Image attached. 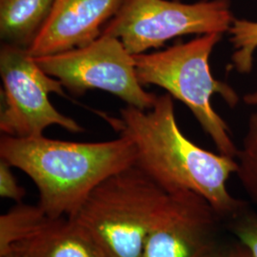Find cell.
Masks as SVG:
<instances>
[{
    "mask_svg": "<svg viewBox=\"0 0 257 257\" xmlns=\"http://www.w3.org/2000/svg\"><path fill=\"white\" fill-rule=\"evenodd\" d=\"M11 250H18L25 257H107L88 230L66 217L53 219Z\"/></svg>",
    "mask_w": 257,
    "mask_h": 257,
    "instance_id": "obj_10",
    "label": "cell"
},
{
    "mask_svg": "<svg viewBox=\"0 0 257 257\" xmlns=\"http://www.w3.org/2000/svg\"><path fill=\"white\" fill-rule=\"evenodd\" d=\"M243 101L249 107H252L256 110L255 114L257 115V91L256 92H249L244 95Z\"/></svg>",
    "mask_w": 257,
    "mask_h": 257,
    "instance_id": "obj_18",
    "label": "cell"
},
{
    "mask_svg": "<svg viewBox=\"0 0 257 257\" xmlns=\"http://www.w3.org/2000/svg\"><path fill=\"white\" fill-rule=\"evenodd\" d=\"M53 220L39 205L18 203L0 216V256L15 245L31 238Z\"/></svg>",
    "mask_w": 257,
    "mask_h": 257,
    "instance_id": "obj_12",
    "label": "cell"
},
{
    "mask_svg": "<svg viewBox=\"0 0 257 257\" xmlns=\"http://www.w3.org/2000/svg\"><path fill=\"white\" fill-rule=\"evenodd\" d=\"M119 136L128 138L137 153L136 166L167 193L189 191L203 196L220 217L233 219L245 203L228 189L236 173V159L198 147L184 136L175 117L173 96H156L148 110L126 106L119 117L104 116Z\"/></svg>",
    "mask_w": 257,
    "mask_h": 257,
    "instance_id": "obj_1",
    "label": "cell"
},
{
    "mask_svg": "<svg viewBox=\"0 0 257 257\" xmlns=\"http://www.w3.org/2000/svg\"><path fill=\"white\" fill-rule=\"evenodd\" d=\"M35 58L44 72L74 94L105 91L141 110L151 109L156 101V93L146 91L138 79L135 55L117 37L102 34L87 46Z\"/></svg>",
    "mask_w": 257,
    "mask_h": 257,
    "instance_id": "obj_7",
    "label": "cell"
},
{
    "mask_svg": "<svg viewBox=\"0 0 257 257\" xmlns=\"http://www.w3.org/2000/svg\"><path fill=\"white\" fill-rule=\"evenodd\" d=\"M216 257H253L250 250L241 242H237L226 249H221Z\"/></svg>",
    "mask_w": 257,
    "mask_h": 257,
    "instance_id": "obj_17",
    "label": "cell"
},
{
    "mask_svg": "<svg viewBox=\"0 0 257 257\" xmlns=\"http://www.w3.org/2000/svg\"><path fill=\"white\" fill-rule=\"evenodd\" d=\"M232 221L233 233L239 242L250 250L253 257H257V214L245 211L240 212Z\"/></svg>",
    "mask_w": 257,
    "mask_h": 257,
    "instance_id": "obj_15",
    "label": "cell"
},
{
    "mask_svg": "<svg viewBox=\"0 0 257 257\" xmlns=\"http://www.w3.org/2000/svg\"><path fill=\"white\" fill-rule=\"evenodd\" d=\"M122 0H55V5L29 48L34 57L87 46L100 37Z\"/></svg>",
    "mask_w": 257,
    "mask_h": 257,
    "instance_id": "obj_9",
    "label": "cell"
},
{
    "mask_svg": "<svg viewBox=\"0 0 257 257\" xmlns=\"http://www.w3.org/2000/svg\"><path fill=\"white\" fill-rule=\"evenodd\" d=\"M0 75L3 96L0 131L3 136L42 137L47 128L55 125L74 134L83 132L74 118L53 106L49 95L65 96L64 87L41 69L28 49L2 43Z\"/></svg>",
    "mask_w": 257,
    "mask_h": 257,
    "instance_id": "obj_6",
    "label": "cell"
},
{
    "mask_svg": "<svg viewBox=\"0 0 257 257\" xmlns=\"http://www.w3.org/2000/svg\"><path fill=\"white\" fill-rule=\"evenodd\" d=\"M237 175L240 183L248 197L257 207V115L253 113L248 121L247 133L242 147L235 157Z\"/></svg>",
    "mask_w": 257,
    "mask_h": 257,
    "instance_id": "obj_14",
    "label": "cell"
},
{
    "mask_svg": "<svg viewBox=\"0 0 257 257\" xmlns=\"http://www.w3.org/2000/svg\"><path fill=\"white\" fill-rule=\"evenodd\" d=\"M169 193L138 166L98 185L72 217L107 257H142L148 236Z\"/></svg>",
    "mask_w": 257,
    "mask_h": 257,
    "instance_id": "obj_4",
    "label": "cell"
},
{
    "mask_svg": "<svg viewBox=\"0 0 257 257\" xmlns=\"http://www.w3.org/2000/svg\"><path fill=\"white\" fill-rule=\"evenodd\" d=\"M233 20L230 0H122L102 34L117 37L130 54L138 55L175 37L224 35Z\"/></svg>",
    "mask_w": 257,
    "mask_h": 257,
    "instance_id": "obj_5",
    "label": "cell"
},
{
    "mask_svg": "<svg viewBox=\"0 0 257 257\" xmlns=\"http://www.w3.org/2000/svg\"><path fill=\"white\" fill-rule=\"evenodd\" d=\"M231 66L239 74H248L257 51V21L234 19L230 31Z\"/></svg>",
    "mask_w": 257,
    "mask_h": 257,
    "instance_id": "obj_13",
    "label": "cell"
},
{
    "mask_svg": "<svg viewBox=\"0 0 257 257\" xmlns=\"http://www.w3.org/2000/svg\"><path fill=\"white\" fill-rule=\"evenodd\" d=\"M0 159L27 175L39 193L38 205L53 219L72 218L100 184L136 165L128 138L72 142L42 137L0 138Z\"/></svg>",
    "mask_w": 257,
    "mask_h": 257,
    "instance_id": "obj_2",
    "label": "cell"
},
{
    "mask_svg": "<svg viewBox=\"0 0 257 257\" xmlns=\"http://www.w3.org/2000/svg\"><path fill=\"white\" fill-rule=\"evenodd\" d=\"M55 0H0L2 43L28 49L44 26Z\"/></svg>",
    "mask_w": 257,
    "mask_h": 257,
    "instance_id": "obj_11",
    "label": "cell"
},
{
    "mask_svg": "<svg viewBox=\"0 0 257 257\" xmlns=\"http://www.w3.org/2000/svg\"><path fill=\"white\" fill-rule=\"evenodd\" d=\"M12 168L8 162L0 159V196L20 203L25 196V190L19 185Z\"/></svg>",
    "mask_w": 257,
    "mask_h": 257,
    "instance_id": "obj_16",
    "label": "cell"
},
{
    "mask_svg": "<svg viewBox=\"0 0 257 257\" xmlns=\"http://www.w3.org/2000/svg\"><path fill=\"white\" fill-rule=\"evenodd\" d=\"M220 216L203 196L189 191L169 193L142 257H216Z\"/></svg>",
    "mask_w": 257,
    "mask_h": 257,
    "instance_id": "obj_8",
    "label": "cell"
},
{
    "mask_svg": "<svg viewBox=\"0 0 257 257\" xmlns=\"http://www.w3.org/2000/svg\"><path fill=\"white\" fill-rule=\"evenodd\" d=\"M0 257H25L21 252H19L18 250H11L8 253H6L5 255Z\"/></svg>",
    "mask_w": 257,
    "mask_h": 257,
    "instance_id": "obj_19",
    "label": "cell"
},
{
    "mask_svg": "<svg viewBox=\"0 0 257 257\" xmlns=\"http://www.w3.org/2000/svg\"><path fill=\"white\" fill-rule=\"evenodd\" d=\"M221 34L198 36L163 51L135 55L138 79L143 86L155 85L182 102L192 111L218 153L235 158L238 153L228 124L212 107L211 98L218 94L230 106L239 102L235 90L216 79L210 58L222 39Z\"/></svg>",
    "mask_w": 257,
    "mask_h": 257,
    "instance_id": "obj_3",
    "label": "cell"
}]
</instances>
